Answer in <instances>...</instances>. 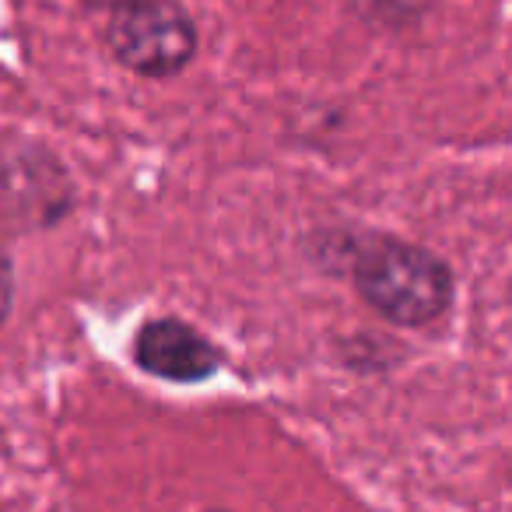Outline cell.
Wrapping results in <instances>:
<instances>
[{"label":"cell","instance_id":"3957f363","mask_svg":"<svg viewBox=\"0 0 512 512\" xmlns=\"http://www.w3.org/2000/svg\"><path fill=\"white\" fill-rule=\"evenodd\" d=\"M134 362L165 383H204L218 372L221 351L197 327L176 316H162L137 330Z\"/></svg>","mask_w":512,"mask_h":512},{"label":"cell","instance_id":"52a82bcc","mask_svg":"<svg viewBox=\"0 0 512 512\" xmlns=\"http://www.w3.org/2000/svg\"><path fill=\"white\" fill-rule=\"evenodd\" d=\"M214 512H225V509H214Z\"/></svg>","mask_w":512,"mask_h":512},{"label":"cell","instance_id":"277c9868","mask_svg":"<svg viewBox=\"0 0 512 512\" xmlns=\"http://www.w3.org/2000/svg\"><path fill=\"white\" fill-rule=\"evenodd\" d=\"M348 4L365 25L390 32L411 29L435 8V0H348Z\"/></svg>","mask_w":512,"mask_h":512},{"label":"cell","instance_id":"8992f818","mask_svg":"<svg viewBox=\"0 0 512 512\" xmlns=\"http://www.w3.org/2000/svg\"><path fill=\"white\" fill-rule=\"evenodd\" d=\"M85 4L95 11H120L123 4H130V0H85Z\"/></svg>","mask_w":512,"mask_h":512},{"label":"cell","instance_id":"7a4b0ae2","mask_svg":"<svg viewBox=\"0 0 512 512\" xmlns=\"http://www.w3.org/2000/svg\"><path fill=\"white\" fill-rule=\"evenodd\" d=\"M106 43L127 71L172 78L197 57V25L176 0H130L113 11Z\"/></svg>","mask_w":512,"mask_h":512},{"label":"cell","instance_id":"5b68a950","mask_svg":"<svg viewBox=\"0 0 512 512\" xmlns=\"http://www.w3.org/2000/svg\"><path fill=\"white\" fill-rule=\"evenodd\" d=\"M11 299H15V274H11V260L0 253V323L8 320Z\"/></svg>","mask_w":512,"mask_h":512},{"label":"cell","instance_id":"6da1fadb","mask_svg":"<svg viewBox=\"0 0 512 512\" xmlns=\"http://www.w3.org/2000/svg\"><path fill=\"white\" fill-rule=\"evenodd\" d=\"M355 288L383 320L428 327L453 306V271L439 253L414 242L376 235L355 256Z\"/></svg>","mask_w":512,"mask_h":512}]
</instances>
